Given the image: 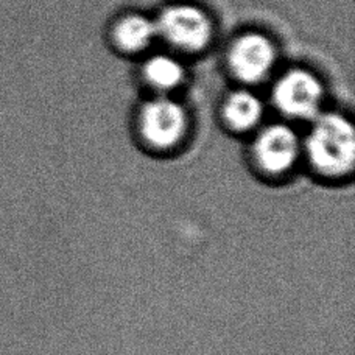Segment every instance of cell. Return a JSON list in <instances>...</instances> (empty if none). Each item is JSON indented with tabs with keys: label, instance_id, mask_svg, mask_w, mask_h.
I'll use <instances>...</instances> for the list:
<instances>
[{
	"label": "cell",
	"instance_id": "cell-5",
	"mask_svg": "<svg viewBox=\"0 0 355 355\" xmlns=\"http://www.w3.org/2000/svg\"><path fill=\"white\" fill-rule=\"evenodd\" d=\"M300 155V139L285 125H271L259 135L254 156L263 172L282 175L295 166Z\"/></svg>",
	"mask_w": 355,
	"mask_h": 355
},
{
	"label": "cell",
	"instance_id": "cell-6",
	"mask_svg": "<svg viewBox=\"0 0 355 355\" xmlns=\"http://www.w3.org/2000/svg\"><path fill=\"white\" fill-rule=\"evenodd\" d=\"M276 50L268 37L261 33L240 36L230 52V66L236 77L246 83L262 80L275 64Z\"/></svg>",
	"mask_w": 355,
	"mask_h": 355
},
{
	"label": "cell",
	"instance_id": "cell-1",
	"mask_svg": "<svg viewBox=\"0 0 355 355\" xmlns=\"http://www.w3.org/2000/svg\"><path fill=\"white\" fill-rule=\"evenodd\" d=\"M307 156L316 172L340 178L349 173L355 161V135L349 120L326 114L315 120L307 137Z\"/></svg>",
	"mask_w": 355,
	"mask_h": 355
},
{
	"label": "cell",
	"instance_id": "cell-2",
	"mask_svg": "<svg viewBox=\"0 0 355 355\" xmlns=\"http://www.w3.org/2000/svg\"><path fill=\"white\" fill-rule=\"evenodd\" d=\"M155 24L157 33L184 50H200L212 36L211 19L192 5L168 6Z\"/></svg>",
	"mask_w": 355,
	"mask_h": 355
},
{
	"label": "cell",
	"instance_id": "cell-7",
	"mask_svg": "<svg viewBox=\"0 0 355 355\" xmlns=\"http://www.w3.org/2000/svg\"><path fill=\"white\" fill-rule=\"evenodd\" d=\"M116 41L123 50L139 52L150 46L153 37L157 35L156 24L144 16H126L117 24Z\"/></svg>",
	"mask_w": 355,
	"mask_h": 355
},
{
	"label": "cell",
	"instance_id": "cell-9",
	"mask_svg": "<svg viewBox=\"0 0 355 355\" xmlns=\"http://www.w3.org/2000/svg\"><path fill=\"white\" fill-rule=\"evenodd\" d=\"M144 75L150 81V85L162 89V91H168V89H173L181 83L184 69L176 60L166 55H159L147 61Z\"/></svg>",
	"mask_w": 355,
	"mask_h": 355
},
{
	"label": "cell",
	"instance_id": "cell-3",
	"mask_svg": "<svg viewBox=\"0 0 355 355\" xmlns=\"http://www.w3.org/2000/svg\"><path fill=\"white\" fill-rule=\"evenodd\" d=\"M272 97L276 106L287 116L312 119L321 106L322 86L315 75L296 69L277 81Z\"/></svg>",
	"mask_w": 355,
	"mask_h": 355
},
{
	"label": "cell",
	"instance_id": "cell-4",
	"mask_svg": "<svg viewBox=\"0 0 355 355\" xmlns=\"http://www.w3.org/2000/svg\"><path fill=\"white\" fill-rule=\"evenodd\" d=\"M186 125V112L173 100L156 98L142 107V136L156 148H170L176 145L184 136Z\"/></svg>",
	"mask_w": 355,
	"mask_h": 355
},
{
	"label": "cell",
	"instance_id": "cell-8",
	"mask_svg": "<svg viewBox=\"0 0 355 355\" xmlns=\"http://www.w3.org/2000/svg\"><path fill=\"white\" fill-rule=\"evenodd\" d=\"M263 106L256 95L251 92L239 91L232 94L226 101L225 106V116L227 123H230L234 130L245 131L250 130L252 126L259 123L262 117Z\"/></svg>",
	"mask_w": 355,
	"mask_h": 355
}]
</instances>
